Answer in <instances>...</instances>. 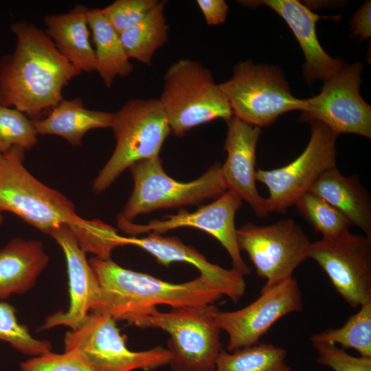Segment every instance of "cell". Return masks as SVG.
I'll return each mask as SVG.
<instances>
[{"mask_svg": "<svg viewBox=\"0 0 371 371\" xmlns=\"http://www.w3.org/2000/svg\"><path fill=\"white\" fill-rule=\"evenodd\" d=\"M311 341L339 344L344 350L352 348L360 356L371 358V301L361 305L342 326L314 334Z\"/></svg>", "mask_w": 371, "mask_h": 371, "instance_id": "cell-27", "label": "cell"}, {"mask_svg": "<svg viewBox=\"0 0 371 371\" xmlns=\"http://www.w3.org/2000/svg\"><path fill=\"white\" fill-rule=\"evenodd\" d=\"M310 192L319 196L341 212L371 238V200L357 175L345 176L337 166L324 172Z\"/></svg>", "mask_w": 371, "mask_h": 371, "instance_id": "cell-22", "label": "cell"}, {"mask_svg": "<svg viewBox=\"0 0 371 371\" xmlns=\"http://www.w3.org/2000/svg\"><path fill=\"white\" fill-rule=\"evenodd\" d=\"M213 304L187 306L160 312L151 308L128 323L139 328L161 329L170 335L167 349L172 371H214L221 352V330Z\"/></svg>", "mask_w": 371, "mask_h": 371, "instance_id": "cell-4", "label": "cell"}, {"mask_svg": "<svg viewBox=\"0 0 371 371\" xmlns=\"http://www.w3.org/2000/svg\"><path fill=\"white\" fill-rule=\"evenodd\" d=\"M250 8L265 5L276 12L287 23L297 38L306 62L303 74L311 85L315 80L329 79L344 64L330 56L321 46L316 34V23L322 17L297 0L240 1Z\"/></svg>", "mask_w": 371, "mask_h": 371, "instance_id": "cell-19", "label": "cell"}, {"mask_svg": "<svg viewBox=\"0 0 371 371\" xmlns=\"http://www.w3.org/2000/svg\"><path fill=\"white\" fill-rule=\"evenodd\" d=\"M299 213L323 238H333L349 232L348 219L319 196L308 192L295 203Z\"/></svg>", "mask_w": 371, "mask_h": 371, "instance_id": "cell-28", "label": "cell"}, {"mask_svg": "<svg viewBox=\"0 0 371 371\" xmlns=\"http://www.w3.org/2000/svg\"><path fill=\"white\" fill-rule=\"evenodd\" d=\"M308 258L352 308L371 301V238L348 232L311 243Z\"/></svg>", "mask_w": 371, "mask_h": 371, "instance_id": "cell-13", "label": "cell"}, {"mask_svg": "<svg viewBox=\"0 0 371 371\" xmlns=\"http://www.w3.org/2000/svg\"><path fill=\"white\" fill-rule=\"evenodd\" d=\"M24 153L23 148L14 147L0 155V212H10L49 235L67 226L86 253L111 258L115 248L112 240L115 228L100 220L78 216L70 200L28 172L23 164Z\"/></svg>", "mask_w": 371, "mask_h": 371, "instance_id": "cell-1", "label": "cell"}, {"mask_svg": "<svg viewBox=\"0 0 371 371\" xmlns=\"http://www.w3.org/2000/svg\"><path fill=\"white\" fill-rule=\"evenodd\" d=\"M49 235L60 245L65 256L69 305L67 311L48 316L41 329L65 326L75 330L97 306L100 297V283L95 271L87 260L86 252L68 227H60Z\"/></svg>", "mask_w": 371, "mask_h": 371, "instance_id": "cell-16", "label": "cell"}, {"mask_svg": "<svg viewBox=\"0 0 371 371\" xmlns=\"http://www.w3.org/2000/svg\"><path fill=\"white\" fill-rule=\"evenodd\" d=\"M196 3L208 25H218L225 21L229 8L225 1L197 0Z\"/></svg>", "mask_w": 371, "mask_h": 371, "instance_id": "cell-34", "label": "cell"}, {"mask_svg": "<svg viewBox=\"0 0 371 371\" xmlns=\"http://www.w3.org/2000/svg\"><path fill=\"white\" fill-rule=\"evenodd\" d=\"M20 368L21 371H96L80 356L68 351L34 357L22 362Z\"/></svg>", "mask_w": 371, "mask_h": 371, "instance_id": "cell-33", "label": "cell"}, {"mask_svg": "<svg viewBox=\"0 0 371 371\" xmlns=\"http://www.w3.org/2000/svg\"><path fill=\"white\" fill-rule=\"evenodd\" d=\"M243 201L234 192L227 190L213 202L200 207L193 212L185 210L146 224H135L118 216V227L131 235L155 233L162 234L180 227H193L204 231L215 238L227 251L233 269L243 276L251 273V268L241 256L237 240L235 216Z\"/></svg>", "mask_w": 371, "mask_h": 371, "instance_id": "cell-14", "label": "cell"}, {"mask_svg": "<svg viewBox=\"0 0 371 371\" xmlns=\"http://www.w3.org/2000/svg\"><path fill=\"white\" fill-rule=\"evenodd\" d=\"M87 21L95 45V71L104 85L110 88L114 79L126 77L133 70L120 34L102 14L101 8L89 9Z\"/></svg>", "mask_w": 371, "mask_h": 371, "instance_id": "cell-24", "label": "cell"}, {"mask_svg": "<svg viewBox=\"0 0 371 371\" xmlns=\"http://www.w3.org/2000/svg\"><path fill=\"white\" fill-rule=\"evenodd\" d=\"M236 234L240 250L248 254L258 276L266 280L262 290L293 277L308 258L311 242L291 218L262 226L249 223Z\"/></svg>", "mask_w": 371, "mask_h": 371, "instance_id": "cell-11", "label": "cell"}, {"mask_svg": "<svg viewBox=\"0 0 371 371\" xmlns=\"http://www.w3.org/2000/svg\"><path fill=\"white\" fill-rule=\"evenodd\" d=\"M10 30L16 45L0 58V104L36 117L63 99V88L81 72L36 25L22 20Z\"/></svg>", "mask_w": 371, "mask_h": 371, "instance_id": "cell-2", "label": "cell"}, {"mask_svg": "<svg viewBox=\"0 0 371 371\" xmlns=\"http://www.w3.org/2000/svg\"><path fill=\"white\" fill-rule=\"evenodd\" d=\"M303 311L302 295L297 281L291 277L276 286L261 289L249 305L234 311L218 310L216 326L228 336L227 351L254 346L279 319Z\"/></svg>", "mask_w": 371, "mask_h": 371, "instance_id": "cell-15", "label": "cell"}, {"mask_svg": "<svg viewBox=\"0 0 371 371\" xmlns=\"http://www.w3.org/2000/svg\"><path fill=\"white\" fill-rule=\"evenodd\" d=\"M286 355L284 348L260 341L232 352L223 349L214 371H293Z\"/></svg>", "mask_w": 371, "mask_h": 371, "instance_id": "cell-26", "label": "cell"}, {"mask_svg": "<svg viewBox=\"0 0 371 371\" xmlns=\"http://www.w3.org/2000/svg\"><path fill=\"white\" fill-rule=\"evenodd\" d=\"M371 3L367 1L355 12L351 21L352 36H358L360 40L366 39L371 36Z\"/></svg>", "mask_w": 371, "mask_h": 371, "instance_id": "cell-35", "label": "cell"}, {"mask_svg": "<svg viewBox=\"0 0 371 371\" xmlns=\"http://www.w3.org/2000/svg\"><path fill=\"white\" fill-rule=\"evenodd\" d=\"M2 222H3V216L0 212V225L2 223Z\"/></svg>", "mask_w": 371, "mask_h": 371, "instance_id": "cell-36", "label": "cell"}, {"mask_svg": "<svg viewBox=\"0 0 371 371\" xmlns=\"http://www.w3.org/2000/svg\"><path fill=\"white\" fill-rule=\"evenodd\" d=\"M317 352V362L334 371H371V358L354 357L335 344L311 341Z\"/></svg>", "mask_w": 371, "mask_h": 371, "instance_id": "cell-32", "label": "cell"}, {"mask_svg": "<svg viewBox=\"0 0 371 371\" xmlns=\"http://www.w3.org/2000/svg\"><path fill=\"white\" fill-rule=\"evenodd\" d=\"M48 262L40 240L16 238L9 241L0 249V300L33 288Z\"/></svg>", "mask_w": 371, "mask_h": 371, "instance_id": "cell-20", "label": "cell"}, {"mask_svg": "<svg viewBox=\"0 0 371 371\" xmlns=\"http://www.w3.org/2000/svg\"><path fill=\"white\" fill-rule=\"evenodd\" d=\"M16 313L14 306L0 301V341L9 343L19 352L33 357L52 351L51 343L34 338L28 328L19 322Z\"/></svg>", "mask_w": 371, "mask_h": 371, "instance_id": "cell-29", "label": "cell"}, {"mask_svg": "<svg viewBox=\"0 0 371 371\" xmlns=\"http://www.w3.org/2000/svg\"><path fill=\"white\" fill-rule=\"evenodd\" d=\"M311 138L304 151L284 166L256 170V179L268 188L269 212L285 214L326 170L336 167L335 135L325 124L311 122Z\"/></svg>", "mask_w": 371, "mask_h": 371, "instance_id": "cell-10", "label": "cell"}, {"mask_svg": "<svg viewBox=\"0 0 371 371\" xmlns=\"http://www.w3.org/2000/svg\"><path fill=\"white\" fill-rule=\"evenodd\" d=\"M64 345L65 351L76 353L96 371H149L168 365L171 359L169 350L161 346L129 350L116 321L96 312H90L80 326L66 333Z\"/></svg>", "mask_w": 371, "mask_h": 371, "instance_id": "cell-9", "label": "cell"}, {"mask_svg": "<svg viewBox=\"0 0 371 371\" xmlns=\"http://www.w3.org/2000/svg\"><path fill=\"white\" fill-rule=\"evenodd\" d=\"M89 262L100 286V297L91 311L128 324L158 304L174 308L212 304L223 294L203 276L183 283H172L124 268L111 258L93 257Z\"/></svg>", "mask_w": 371, "mask_h": 371, "instance_id": "cell-3", "label": "cell"}, {"mask_svg": "<svg viewBox=\"0 0 371 371\" xmlns=\"http://www.w3.org/2000/svg\"><path fill=\"white\" fill-rule=\"evenodd\" d=\"M89 9L80 4L63 14L44 18L45 31L60 54L80 72L95 71V51L89 40Z\"/></svg>", "mask_w": 371, "mask_h": 371, "instance_id": "cell-21", "label": "cell"}, {"mask_svg": "<svg viewBox=\"0 0 371 371\" xmlns=\"http://www.w3.org/2000/svg\"><path fill=\"white\" fill-rule=\"evenodd\" d=\"M159 101L171 131L178 137L212 120L227 122L233 116L211 71L201 63L187 58L176 61L168 69Z\"/></svg>", "mask_w": 371, "mask_h": 371, "instance_id": "cell-5", "label": "cell"}, {"mask_svg": "<svg viewBox=\"0 0 371 371\" xmlns=\"http://www.w3.org/2000/svg\"><path fill=\"white\" fill-rule=\"evenodd\" d=\"M33 121L20 111L0 104V155L14 147L29 150L37 144Z\"/></svg>", "mask_w": 371, "mask_h": 371, "instance_id": "cell-30", "label": "cell"}, {"mask_svg": "<svg viewBox=\"0 0 371 371\" xmlns=\"http://www.w3.org/2000/svg\"><path fill=\"white\" fill-rule=\"evenodd\" d=\"M111 128L116 139L115 149L93 182L100 193L133 164L159 156L171 131L159 100L133 99L113 113Z\"/></svg>", "mask_w": 371, "mask_h": 371, "instance_id": "cell-6", "label": "cell"}, {"mask_svg": "<svg viewBox=\"0 0 371 371\" xmlns=\"http://www.w3.org/2000/svg\"><path fill=\"white\" fill-rule=\"evenodd\" d=\"M158 2L157 0H117L101 8V12L120 34L142 20Z\"/></svg>", "mask_w": 371, "mask_h": 371, "instance_id": "cell-31", "label": "cell"}, {"mask_svg": "<svg viewBox=\"0 0 371 371\" xmlns=\"http://www.w3.org/2000/svg\"><path fill=\"white\" fill-rule=\"evenodd\" d=\"M363 65L357 63L342 68L324 82L320 93L305 100L299 120L319 122L337 136L353 133L371 137V107L359 93Z\"/></svg>", "mask_w": 371, "mask_h": 371, "instance_id": "cell-12", "label": "cell"}, {"mask_svg": "<svg viewBox=\"0 0 371 371\" xmlns=\"http://www.w3.org/2000/svg\"><path fill=\"white\" fill-rule=\"evenodd\" d=\"M226 122L224 150L227 155L221 170L227 190L247 202L258 217L266 218L270 214L267 199L258 193L256 186V149L260 127L234 115Z\"/></svg>", "mask_w": 371, "mask_h": 371, "instance_id": "cell-17", "label": "cell"}, {"mask_svg": "<svg viewBox=\"0 0 371 371\" xmlns=\"http://www.w3.org/2000/svg\"><path fill=\"white\" fill-rule=\"evenodd\" d=\"M166 4V1H159L142 20L120 34L129 59L150 65L157 50L168 41Z\"/></svg>", "mask_w": 371, "mask_h": 371, "instance_id": "cell-25", "label": "cell"}, {"mask_svg": "<svg viewBox=\"0 0 371 371\" xmlns=\"http://www.w3.org/2000/svg\"><path fill=\"white\" fill-rule=\"evenodd\" d=\"M218 86L233 115L258 127L269 126L280 115L302 111L305 106V100L291 94L281 70L274 66L240 63L232 78Z\"/></svg>", "mask_w": 371, "mask_h": 371, "instance_id": "cell-8", "label": "cell"}, {"mask_svg": "<svg viewBox=\"0 0 371 371\" xmlns=\"http://www.w3.org/2000/svg\"><path fill=\"white\" fill-rule=\"evenodd\" d=\"M134 181L131 196L119 216L132 222L157 210L198 205L227 191L221 165L216 163L199 178L180 182L167 175L159 156L139 161L129 168Z\"/></svg>", "mask_w": 371, "mask_h": 371, "instance_id": "cell-7", "label": "cell"}, {"mask_svg": "<svg viewBox=\"0 0 371 371\" xmlns=\"http://www.w3.org/2000/svg\"><path fill=\"white\" fill-rule=\"evenodd\" d=\"M113 113L90 110L80 98L63 99L43 119L34 120L38 135H53L65 139L71 146H79L89 131L111 128Z\"/></svg>", "mask_w": 371, "mask_h": 371, "instance_id": "cell-23", "label": "cell"}, {"mask_svg": "<svg viewBox=\"0 0 371 371\" xmlns=\"http://www.w3.org/2000/svg\"><path fill=\"white\" fill-rule=\"evenodd\" d=\"M120 247L134 245L153 256L157 262L165 267L180 262L193 265L215 284L234 303H238L246 291L244 276L234 269H227L209 262L205 256L192 246L185 245L177 236H163L149 233L146 236H122L118 235Z\"/></svg>", "mask_w": 371, "mask_h": 371, "instance_id": "cell-18", "label": "cell"}]
</instances>
